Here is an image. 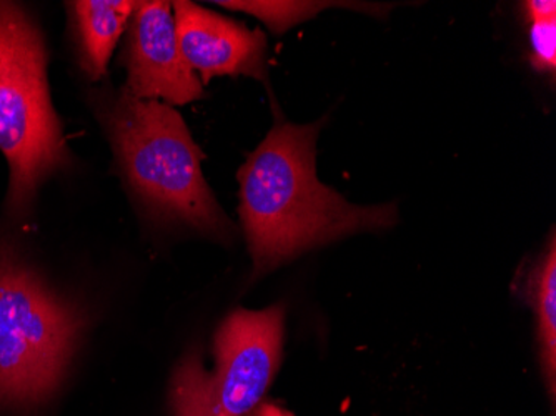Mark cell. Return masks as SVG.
<instances>
[{
  "instance_id": "1",
  "label": "cell",
  "mask_w": 556,
  "mask_h": 416,
  "mask_svg": "<svg viewBox=\"0 0 556 416\" xmlns=\"http://www.w3.org/2000/svg\"><path fill=\"white\" fill-rule=\"evenodd\" d=\"M321 124L277 122L239 171V214L255 277L314 247L399 222L395 203L355 205L318 180Z\"/></svg>"
},
{
  "instance_id": "2",
  "label": "cell",
  "mask_w": 556,
  "mask_h": 416,
  "mask_svg": "<svg viewBox=\"0 0 556 416\" xmlns=\"http://www.w3.org/2000/svg\"><path fill=\"white\" fill-rule=\"evenodd\" d=\"M100 118L122 174L150 214L222 242L232 239L233 224L205 181L204 155L179 112L122 89L105 100Z\"/></svg>"
},
{
  "instance_id": "3",
  "label": "cell",
  "mask_w": 556,
  "mask_h": 416,
  "mask_svg": "<svg viewBox=\"0 0 556 416\" xmlns=\"http://www.w3.org/2000/svg\"><path fill=\"white\" fill-rule=\"evenodd\" d=\"M0 152L11 172L12 212H24L46 178L68 164L61 121L50 100L42 33L14 2H0Z\"/></svg>"
},
{
  "instance_id": "4",
  "label": "cell",
  "mask_w": 556,
  "mask_h": 416,
  "mask_svg": "<svg viewBox=\"0 0 556 416\" xmlns=\"http://www.w3.org/2000/svg\"><path fill=\"white\" fill-rule=\"evenodd\" d=\"M83 315L0 240V406L29 409L58 392Z\"/></svg>"
},
{
  "instance_id": "5",
  "label": "cell",
  "mask_w": 556,
  "mask_h": 416,
  "mask_svg": "<svg viewBox=\"0 0 556 416\" xmlns=\"http://www.w3.org/2000/svg\"><path fill=\"white\" fill-rule=\"evenodd\" d=\"M286 308L236 310L215 333L214 370L190 352L175 368L172 416H247L254 412L282 362Z\"/></svg>"
},
{
  "instance_id": "6",
  "label": "cell",
  "mask_w": 556,
  "mask_h": 416,
  "mask_svg": "<svg viewBox=\"0 0 556 416\" xmlns=\"http://www.w3.org/2000/svg\"><path fill=\"white\" fill-rule=\"evenodd\" d=\"M125 90L136 99L186 105L204 97V84L189 67L177 40L170 2H137L127 25Z\"/></svg>"
},
{
  "instance_id": "7",
  "label": "cell",
  "mask_w": 556,
  "mask_h": 416,
  "mask_svg": "<svg viewBox=\"0 0 556 416\" xmlns=\"http://www.w3.org/2000/svg\"><path fill=\"white\" fill-rule=\"evenodd\" d=\"M172 8L180 52L204 86L224 75L267 79V37L262 30L193 2L179 0Z\"/></svg>"
},
{
  "instance_id": "8",
  "label": "cell",
  "mask_w": 556,
  "mask_h": 416,
  "mask_svg": "<svg viewBox=\"0 0 556 416\" xmlns=\"http://www.w3.org/2000/svg\"><path fill=\"white\" fill-rule=\"evenodd\" d=\"M137 2L129 0H77L68 2L80 64L90 80H99L108 72L112 52L127 29Z\"/></svg>"
},
{
  "instance_id": "9",
  "label": "cell",
  "mask_w": 556,
  "mask_h": 416,
  "mask_svg": "<svg viewBox=\"0 0 556 416\" xmlns=\"http://www.w3.org/2000/svg\"><path fill=\"white\" fill-rule=\"evenodd\" d=\"M518 295L536 315L540 363L548 392L555 399L556 387V247L555 236L548 250L536 260L527 277L517 285Z\"/></svg>"
},
{
  "instance_id": "10",
  "label": "cell",
  "mask_w": 556,
  "mask_h": 416,
  "mask_svg": "<svg viewBox=\"0 0 556 416\" xmlns=\"http://www.w3.org/2000/svg\"><path fill=\"white\" fill-rule=\"evenodd\" d=\"M227 9L247 12L262 18L275 34H283L292 25L314 17L328 4L318 2H217Z\"/></svg>"
},
{
  "instance_id": "11",
  "label": "cell",
  "mask_w": 556,
  "mask_h": 416,
  "mask_svg": "<svg viewBox=\"0 0 556 416\" xmlns=\"http://www.w3.org/2000/svg\"><path fill=\"white\" fill-rule=\"evenodd\" d=\"M530 47L532 64L543 74L556 71V18L532 22L530 25Z\"/></svg>"
},
{
  "instance_id": "12",
  "label": "cell",
  "mask_w": 556,
  "mask_h": 416,
  "mask_svg": "<svg viewBox=\"0 0 556 416\" xmlns=\"http://www.w3.org/2000/svg\"><path fill=\"white\" fill-rule=\"evenodd\" d=\"M523 11L530 24L548 21V18H556V2L555 0H528L523 4Z\"/></svg>"
},
{
  "instance_id": "13",
  "label": "cell",
  "mask_w": 556,
  "mask_h": 416,
  "mask_svg": "<svg viewBox=\"0 0 556 416\" xmlns=\"http://www.w3.org/2000/svg\"><path fill=\"white\" fill-rule=\"evenodd\" d=\"M247 416H295L289 409L275 405L271 402H262L254 412H250Z\"/></svg>"
}]
</instances>
